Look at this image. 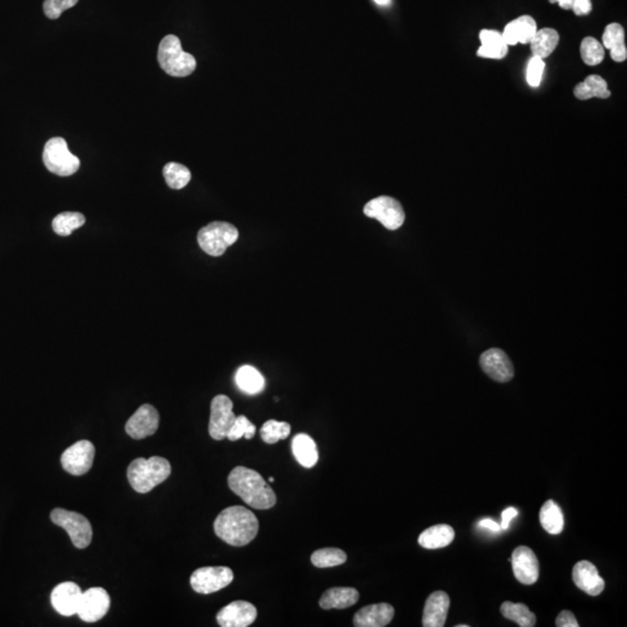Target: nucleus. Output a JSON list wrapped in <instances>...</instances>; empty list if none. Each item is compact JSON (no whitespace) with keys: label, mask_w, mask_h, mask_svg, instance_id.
<instances>
[{"label":"nucleus","mask_w":627,"mask_h":627,"mask_svg":"<svg viewBox=\"0 0 627 627\" xmlns=\"http://www.w3.org/2000/svg\"><path fill=\"white\" fill-rule=\"evenodd\" d=\"M215 534L229 545L242 547L258 534L259 522L253 511L241 505L221 511L214 522Z\"/></svg>","instance_id":"f257e3e1"},{"label":"nucleus","mask_w":627,"mask_h":627,"mask_svg":"<svg viewBox=\"0 0 627 627\" xmlns=\"http://www.w3.org/2000/svg\"><path fill=\"white\" fill-rule=\"evenodd\" d=\"M228 485L237 496L253 509L268 510L277 503L273 489L258 472L248 467L233 468L228 476Z\"/></svg>","instance_id":"f03ea898"},{"label":"nucleus","mask_w":627,"mask_h":627,"mask_svg":"<svg viewBox=\"0 0 627 627\" xmlns=\"http://www.w3.org/2000/svg\"><path fill=\"white\" fill-rule=\"evenodd\" d=\"M170 474V463L162 457L139 458L132 461L127 470L132 488L139 494H147L164 483Z\"/></svg>","instance_id":"7ed1b4c3"},{"label":"nucleus","mask_w":627,"mask_h":627,"mask_svg":"<svg viewBox=\"0 0 627 627\" xmlns=\"http://www.w3.org/2000/svg\"><path fill=\"white\" fill-rule=\"evenodd\" d=\"M157 58L162 69L172 77L189 76L196 68V58L183 51L181 42L176 35H167L162 40Z\"/></svg>","instance_id":"20e7f679"},{"label":"nucleus","mask_w":627,"mask_h":627,"mask_svg":"<svg viewBox=\"0 0 627 627\" xmlns=\"http://www.w3.org/2000/svg\"><path fill=\"white\" fill-rule=\"evenodd\" d=\"M238 231L228 222L215 221L201 228L198 233V243L202 251L213 257H220L238 240Z\"/></svg>","instance_id":"39448f33"},{"label":"nucleus","mask_w":627,"mask_h":627,"mask_svg":"<svg viewBox=\"0 0 627 627\" xmlns=\"http://www.w3.org/2000/svg\"><path fill=\"white\" fill-rule=\"evenodd\" d=\"M42 158L48 171L57 176H73L80 167L79 158L70 152L63 137H53L49 139L44 145Z\"/></svg>","instance_id":"423d86ee"},{"label":"nucleus","mask_w":627,"mask_h":627,"mask_svg":"<svg viewBox=\"0 0 627 627\" xmlns=\"http://www.w3.org/2000/svg\"><path fill=\"white\" fill-rule=\"evenodd\" d=\"M51 522L56 524L57 527L65 529L73 546L77 549H86L91 544L93 536L91 523L83 515L56 507L51 511Z\"/></svg>","instance_id":"0eeeda50"},{"label":"nucleus","mask_w":627,"mask_h":627,"mask_svg":"<svg viewBox=\"0 0 627 627\" xmlns=\"http://www.w3.org/2000/svg\"><path fill=\"white\" fill-rule=\"evenodd\" d=\"M364 213L369 218L378 220L388 231H396L402 227L406 220L404 207L396 199L391 196H378L366 204Z\"/></svg>","instance_id":"6e6552de"},{"label":"nucleus","mask_w":627,"mask_h":627,"mask_svg":"<svg viewBox=\"0 0 627 627\" xmlns=\"http://www.w3.org/2000/svg\"><path fill=\"white\" fill-rule=\"evenodd\" d=\"M233 580V573L231 568L218 566L199 568L191 575L189 582L196 593L209 595L229 586Z\"/></svg>","instance_id":"1a4fd4ad"},{"label":"nucleus","mask_w":627,"mask_h":627,"mask_svg":"<svg viewBox=\"0 0 627 627\" xmlns=\"http://www.w3.org/2000/svg\"><path fill=\"white\" fill-rule=\"evenodd\" d=\"M233 401L226 395H218L211 401L209 435L215 441L227 438L228 432L233 426L236 415L233 411Z\"/></svg>","instance_id":"9d476101"},{"label":"nucleus","mask_w":627,"mask_h":627,"mask_svg":"<svg viewBox=\"0 0 627 627\" xmlns=\"http://www.w3.org/2000/svg\"><path fill=\"white\" fill-rule=\"evenodd\" d=\"M95 455V445L91 441H79L66 448L60 457V463L68 473L84 475L91 470Z\"/></svg>","instance_id":"9b49d317"},{"label":"nucleus","mask_w":627,"mask_h":627,"mask_svg":"<svg viewBox=\"0 0 627 627\" xmlns=\"http://www.w3.org/2000/svg\"><path fill=\"white\" fill-rule=\"evenodd\" d=\"M110 606V599L107 591L99 586H95L83 593L77 615L83 621L95 623L106 616Z\"/></svg>","instance_id":"f8f14e48"},{"label":"nucleus","mask_w":627,"mask_h":627,"mask_svg":"<svg viewBox=\"0 0 627 627\" xmlns=\"http://www.w3.org/2000/svg\"><path fill=\"white\" fill-rule=\"evenodd\" d=\"M159 426V413L152 404H143L128 419L126 432L132 439H144L154 435Z\"/></svg>","instance_id":"ddd939ff"},{"label":"nucleus","mask_w":627,"mask_h":627,"mask_svg":"<svg viewBox=\"0 0 627 627\" xmlns=\"http://www.w3.org/2000/svg\"><path fill=\"white\" fill-rule=\"evenodd\" d=\"M512 571L520 584H536L539 577V562L534 552L527 546H518L511 557Z\"/></svg>","instance_id":"4468645a"},{"label":"nucleus","mask_w":627,"mask_h":627,"mask_svg":"<svg viewBox=\"0 0 627 627\" xmlns=\"http://www.w3.org/2000/svg\"><path fill=\"white\" fill-rule=\"evenodd\" d=\"M483 372L497 382L510 381L514 378V366L505 351L490 349L480 357Z\"/></svg>","instance_id":"2eb2a0df"},{"label":"nucleus","mask_w":627,"mask_h":627,"mask_svg":"<svg viewBox=\"0 0 627 627\" xmlns=\"http://www.w3.org/2000/svg\"><path fill=\"white\" fill-rule=\"evenodd\" d=\"M257 618V608L246 601H235L221 608L216 616L218 624L222 627H248Z\"/></svg>","instance_id":"dca6fc26"},{"label":"nucleus","mask_w":627,"mask_h":627,"mask_svg":"<svg viewBox=\"0 0 627 627\" xmlns=\"http://www.w3.org/2000/svg\"><path fill=\"white\" fill-rule=\"evenodd\" d=\"M83 591L73 582H63L55 586L51 591V606L60 615L70 617L77 615Z\"/></svg>","instance_id":"f3484780"},{"label":"nucleus","mask_w":627,"mask_h":627,"mask_svg":"<svg viewBox=\"0 0 627 627\" xmlns=\"http://www.w3.org/2000/svg\"><path fill=\"white\" fill-rule=\"evenodd\" d=\"M573 581L586 595L599 596L606 588V582L591 562L582 560L573 568Z\"/></svg>","instance_id":"a211bd4d"},{"label":"nucleus","mask_w":627,"mask_h":627,"mask_svg":"<svg viewBox=\"0 0 627 627\" xmlns=\"http://www.w3.org/2000/svg\"><path fill=\"white\" fill-rule=\"evenodd\" d=\"M395 610L388 603H379L360 608L353 617V625L356 627H384L387 626L394 618Z\"/></svg>","instance_id":"6ab92c4d"},{"label":"nucleus","mask_w":627,"mask_h":627,"mask_svg":"<svg viewBox=\"0 0 627 627\" xmlns=\"http://www.w3.org/2000/svg\"><path fill=\"white\" fill-rule=\"evenodd\" d=\"M450 597L444 591H435L428 597L423 612V626L443 627L446 623Z\"/></svg>","instance_id":"aec40b11"},{"label":"nucleus","mask_w":627,"mask_h":627,"mask_svg":"<svg viewBox=\"0 0 627 627\" xmlns=\"http://www.w3.org/2000/svg\"><path fill=\"white\" fill-rule=\"evenodd\" d=\"M537 31L536 20L532 16H522L505 26L502 38L507 47L517 43L527 44L536 35Z\"/></svg>","instance_id":"412c9836"},{"label":"nucleus","mask_w":627,"mask_h":627,"mask_svg":"<svg viewBox=\"0 0 627 627\" xmlns=\"http://www.w3.org/2000/svg\"><path fill=\"white\" fill-rule=\"evenodd\" d=\"M359 596L358 590L350 586L331 588L322 595L320 606L323 610L350 608L359 601Z\"/></svg>","instance_id":"4be33fe9"},{"label":"nucleus","mask_w":627,"mask_h":627,"mask_svg":"<svg viewBox=\"0 0 627 627\" xmlns=\"http://www.w3.org/2000/svg\"><path fill=\"white\" fill-rule=\"evenodd\" d=\"M454 536H455V532H454L453 527H450L448 524H438V525L424 529L419 534L418 544L422 546L423 549H443L453 542Z\"/></svg>","instance_id":"5701e85b"},{"label":"nucleus","mask_w":627,"mask_h":627,"mask_svg":"<svg viewBox=\"0 0 627 627\" xmlns=\"http://www.w3.org/2000/svg\"><path fill=\"white\" fill-rule=\"evenodd\" d=\"M603 44L604 48L610 51L611 58L618 63L624 62L627 58V48L625 44V32L623 26L617 22H612L606 26L603 33Z\"/></svg>","instance_id":"b1692460"},{"label":"nucleus","mask_w":627,"mask_h":627,"mask_svg":"<svg viewBox=\"0 0 627 627\" xmlns=\"http://www.w3.org/2000/svg\"><path fill=\"white\" fill-rule=\"evenodd\" d=\"M481 47L478 51V56L492 60H502L507 54V46L503 41L502 34L497 31L483 29L480 32Z\"/></svg>","instance_id":"393cba45"},{"label":"nucleus","mask_w":627,"mask_h":627,"mask_svg":"<svg viewBox=\"0 0 627 627\" xmlns=\"http://www.w3.org/2000/svg\"><path fill=\"white\" fill-rule=\"evenodd\" d=\"M292 451L301 466L312 468L319 461V451L316 443L306 433H299L292 441Z\"/></svg>","instance_id":"a878e982"},{"label":"nucleus","mask_w":627,"mask_h":627,"mask_svg":"<svg viewBox=\"0 0 627 627\" xmlns=\"http://www.w3.org/2000/svg\"><path fill=\"white\" fill-rule=\"evenodd\" d=\"M574 95L580 100H589L591 98H608L611 92L608 91V84L602 77L591 75L575 86Z\"/></svg>","instance_id":"bb28decb"},{"label":"nucleus","mask_w":627,"mask_h":627,"mask_svg":"<svg viewBox=\"0 0 627 627\" xmlns=\"http://www.w3.org/2000/svg\"><path fill=\"white\" fill-rule=\"evenodd\" d=\"M540 524L549 534H560L564 527V517L562 507L557 502L549 500L544 503L539 514Z\"/></svg>","instance_id":"cd10ccee"},{"label":"nucleus","mask_w":627,"mask_h":627,"mask_svg":"<svg viewBox=\"0 0 627 627\" xmlns=\"http://www.w3.org/2000/svg\"><path fill=\"white\" fill-rule=\"evenodd\" d=\"M559 40L560 36L555 29L542 28L537 31L536 35L529 42L533 56L540 57L542 60L549 57L555 51V48L558 47Z\"/></svg>","instance_id":"c85d7f7f"},{"label":"nucleus","mask_w":627,"mask_h":627,"mask_svg":"<svg viewBox=\"0 0 627 627\" xmlns=\"http://www.w3.org/2000/svg\"><path fill=\"white\" fill-rule=\"evenodd\" d=\"M236 384L246 394L255 395L265 388V379L253 366L244 365L236 373Z\"/></svg>","instance_id":"c756f323"},{"label":"nucleus","mask_w":627,"mask_h":627,"mask_svg":"<svg viewBox=\"0 0 627 627\" xmlns=\"http://www.w3.org/2000/svg\"><path fill=\"white\" fill-rule=\"evenodd\" d=\"M501 613L509 621L517 623L520 627H533L537 618L523 603L505 602L501 606Z\"/></svg>","instance_id":"7c9ffc66"},{"label":"nucleus","mask_w":627,"mask_h":627,"mask_svg":"<svg viewBox=\"0 0 627 627\" xmlns=\"http://www.w3.org/2000/svg\"><path fill=\"white\" fill-rule=\"evenodd\" d=\"M86 218L78 211H64L53 220V231L60 236H69L85 224Z\"/></svg>","instance_id":"2f4dec72"},{"label":"nucleus","mask_w":627,"mask_h":627,"mask_svg":"<svg viewBox=\"0 0 627 627\" xmlns=\"http://www.w3.org/2000/svg\"><path fill=\"white\" fill-rule=\"evenodd\" d=\"M163 176H164L167 186L172 189H184L192 178L191 171L185 165L174 163V162H171L165 165L163 169Z\"/></svg>","instance_id":"473e14b6"},{"label":"nucleus","mask_w":627,"mask_h":627,"mask_svg":"<svg viewBox=\"0 0 627 627\" xmlns=\"http://www.w3.org/2000/svg\"><path fill=\"white\" fill-rule=\"evenodd\" d=\"M312 564L317 568H330L341 566L347 560V553L339 549L328 547L317 549L312 554Z\"/></svg>","instance_id":"72a5a7b5"},{"label":"nucleus","mask_w":627,"mask_h":627,"mask_svg":"<svg viewBox=\"0 0 627 627\" xmlns=\"http://www.w3.org/2000/svg\"><path fill=\"white\" fill-rule=\"evenodd\" d=\"M290 433V426L286 422H278L270 419L260 429V437L266 444H277L278 441L286 439Z\"/></svg>","instance_id":"f704fd0d"},{"label":"nucleus","mask_w":627,"mask_h":627,"mask_svg":"<svg viewBox=\"0 0 627 627\" xmlns=\"http://www.w3.org/2000/svg\"><path fill=\"white\" fill-rule=\"evenodd\" d=\"M606 51L602 44L596 38H586L581 43V57L586 65L594 66L602 63Z\"/></svg>","instance_id":"c9c22d12"},{"label":"nucleus","mask_w":627,"mask_h":627,"mask_svg":"<svg viewBox=\"0 0 627 627\" xmlns=\"http://www.w3.org/2000/svg\"><path fill=\"white\" fill-rule=\"evenodd\" d=\"M255 426L246 416H237L233 426L228 432L227 438L231 441H236L242 437L246 439H253L255 435Z\"/></svg>","instance_id":"e433bc0d"},{"label":"nucleus","mask_w":627,"mask_h":627,"mask_svg":"<svg viewBox=\"0 0 627 627\" xmlns=\"http://www.w3.org/2000/svg\"><path fill=\"white\" fill-rule=\"evenodd\" d=\"M79 0H44V14L49 19H58L64 11L75 6Z\"/></svg>","instance_id":"4c0bfd02"},{"label":"nucleus","mask_w":627,"mask_h":627,"mask_svg":"<svg viewBox=\"0 0 627 627\" xmlns=\"http://www.w3.org/2000/svg\"><path fill=\"white\" fill-rule=\"evenodd\" d=\"M545 70V62L540 57L532 56L527 65V80L529 86L538 88L542 83V73Z\"/></svg>","instance_id":"58836bf2"},{"label":"nucleus","mask_w":627,"mask_h":627,"mask_svg":"<svg viewBox=\"0 0 627 627\" xmlns=\"http://www.w3.org/2000/svg\"><path fill=\"white\" fill-rule=\"evenodd\" d=\"M555 625L558 627H579L580 624L577 623V619L574 616L573 612L564 610L559 613L555 621Z\"/></svg>","instance_id":"ea45409f"},{"label":"nucleus","mask_w":627,"mask_h":627,"mask_svg":"<svg viewBox=\"0 0 627 627\" xmlns=\"http://www.w3.org/2000/svg\"><path fill=\"white\" fill-rule=\"evenodd\" d=\"M571 10L576 16H586L593 10V4L591 0H575Z\"/></svg>","instance_id":"a19ab883"},{"label":"nucleus","mask_w":627,"mask_h":627,"mask_svg":"<svg viewBox=\"0 0 627 627\" xmlns=\"http://www.w3.org/2000/svg\"><path fill=\"white\" fill-rule=\"evenodd\" d=\"M517 509H515V507H507V509L502 512V522L501 524H500V525H501V529H509L511 520H514L515 517H517Z\"/></svg>","instance_id":"79ce46f5"},{"label":"nucleus","mask_w":627,"mask_h":627,"mask_svg":"<svg viewBox=\"0 0 627 627\" xmlns=\"http://www.w3.org/2000/svg\"><path fill=\"white\" fill-rule=\"evenodd\" d=\"M479 527H483V529H490L492 532H498V531H501V525L500 524L496 523L495 520H490V518H485V520H480Z\"/></svg>","instance_id":"37998d69"},{"label":"nucleus","mask_w":627,"mask_h":627,"mask_svg":"<svg viewBox=\"0 0 627 627\" xmlns=\"http://www.w3.org/2000/svg\"><path fill=\"white\" fill-rule=\"evenodd\" d=\"M552 4L558 3L564 10H571L573 4L575 0H549Z\"/></svg>","instance_id":"c03bdc74"},{"label":"nucleus","mask_w":627,"mask_h":627,"mask_svg":"<svg viewBox=\"0 0 627 627\" xmlns=\"http://www.w3.org/2000/svg\"><path fill=\"white\" fill-rule=\"evenodd\" d=\"M374 1L380 6H387V5L391 4V0H374Z\"/></svg>","instance_id":"a18cd8bd"},{"label":"nucleus","mask_w":627,"mask_h":627,"mask_svg":"<svg viewBox=\"0 0 627 627\" xmlns=\"http://www.w3.org/2000/svg\"><path fill=\"white\" fill-rule=\"evenodd\" d=\"M457 627H468V625H466V624L457 625Z\"/></svg>","instance_id":"49530a36"},{"label":"nucleus","mask_w":627,"mask_h":627,"mask_svg":"<svg viewBox=\"0 0 627 627\" xmlns=\"http://www.w3.org/2000/svg\"><path fill=\"white\" fill-rule=\"evenodd\" d=\"M268 481H270V483H273V481H275V478H272V476H271V478H270V479H268Z\"/></svg>","instance_id":"de8ad7c7"}]
</instances>
